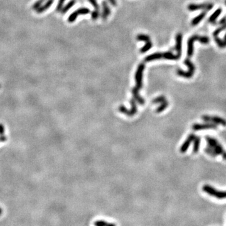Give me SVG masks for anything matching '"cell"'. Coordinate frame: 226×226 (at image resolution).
I'll list each match as a JSON object with an SVG mask.
<instances>
[{"label":"cell","instance_id":"2e32d148","mask_svg":"<svg viewBox=\"0 0 226 226\" xmlns=\"http://www.w3.org/2000/svg\"><path fill=\"white\" fill-rule=\"evenodd\" d=\"M206 14V13L205 12H202V13H200L199 16H197V17H196L195 18L193 19V20L191 22V24L193 25V26H196L197 25L198 23H199L202 20H203V18L205 17Z\"/></svg>","mask_w":226,"mask_h":226},{"label":"cell","instance_id":"7a4b0ae2","mask_svg":"<svg viewBox=\"0 0 226 226\" xmlns=\"http://www.w3.org/2000/svg\"><path fill=\"white\" fill-rule=\"evenodd\" d=\"M199 41L202 43L207 44L209 42V38L207 37H201L199 35H193L191 37L188 41V51L187 54L189 57H192L193 53V42Z\"/></svg>","mask_w":226,"mask_h":226},{"label":"cell","instance_id":"e0dca14e","mask_svg":"<svg viewBox=\"0 0 226 226\" xmlns=\"http://www.w3.org/2000/svg\"><path fill=\"white\" fill-rule=\"evenodd\" d=\"M163 58H165L169 60H178L180 58V57L178 55H173L172 53H171L170 52H165L163 53Z\"/></svg>","mask_w":226,"mask_h":226},{"label":"cell","instance_id":"d6a6232c","mask_svg":"<svg viewBox=\"0 0 226 226\" xmlns=\"http://www.w3.org/2000/svg\"><path fill=\"white\" fill-rule=\"evenodd\" d=\"M225 5H226V0L225 1Z\"/></svg>","mask_w":226,"mask_h":226},{"label":"cell","instance_id":"6da1fadb","mask_svg":"<svg viewBox=\"0 0 226 226\" xmlns=\"http://www.w3.org/2000/svg\"><path fill=\"white\" fill-rule=\"evenodd\" d=\"M205 138L208 143V146L211 147L218 155H222V158L226 160V151L224 150L223 147L219 143V142H218L216 139L210 137L209 136H206Z\"/></svg>","mask_w":226,"mask_h":226},{"label":"cell","instance_id":"9a60e30c","mask_svg":"<svg viewBox=\"0 0 226 226\" xmlns=\"http://www.w3.org/2000/svg\"><path fill=\"white\" fill-rule=\"evenodd\" d=\"M193 153H197L199 148H200V137L197 136L193 140Z\"/></svg>","mask_w":226,"mask_h":226},{"label":"cell","instance_id":"5b68a950","mask_svg":"<svg viewBox=\"0 0 226 226\" xmlns=\"http://www.w3.org/2000/svg\"><path fill=\"white\" fill-rule=\"evenodd\" d=\"M145 69V64H139L138 68L137 71L135 74V79H136V86L135 88L139 91V89L142 88V80H143V71Z\"/></svg>","mask_w":226,"mask_h":226},{"label":"cell","instance_id":"8992f818","mask_svg":"<svg viewBox=\"0 0 226 226\" xmlns=\"http://www.w3.org/2000/svg\"><path fill=\"white\" fill-rule=\"evenodd\" d=\"M202 119L205 122L212 123L216 124H221L224 126H226V120L222 118H221V117L203 115L202 117Z\"/></svg>","mask_w":226,"mask_h":226},{"label":"cell","instance_id":"1f68e13d","mask_svg":"<svg viewBox=\"0 0 226 226\" xmlns=\"http://www.w3.org/2000/svg\"><path fill=\"white\" fill-rule=\"evenodd\" d=\"M2 214V209L0 208V215H1Z\"/></svg>","mask_w":226,"mask_h":226},{"label":"cell","instance_id":"f546056e","mask_svg":"<svg viewBox=\"0 0 226 226\" xmlns=\"http://www.w3.org/2000/svg\"><path fill=\"white\" fill-rule=\"evenodd\" d=\"M226 23V17H224L220 21H219V24L223 25L224 23Z\"/></svg>","mask_w":226,"mask_h":226},{"label":"cell","instance_id":"cb8c5ba5","mask_svg":"<svg viewBox=\"0 0 226 226\" xmlns=\"http://www.w3.org/2000/svg\"><path fill=\"white\" fill-rule=\"evenodd\" d=\"M167 99L165 98V96H159L158 97H157L156 99H153V103H154V104H157V103H162L163 102H165V101H166Z\"/></svg>","mask_w":226,"mask_h":226},{"label":"cell","instance_id":"4316f807","mask_svg":"<svg viewBox=\"0 0 226 226\" xmlns=\"http://www.w3.org/2000/svg\"><path fill=\"white\" fill-rule=\"evenodd\" d=\"M65 1V0H59V3H58V5H57V8H56L57 11H61L62 8V6H63V5H64V3Z\"/></svg>","mask_w":226,"mask_h":226},{"label":"cell","instance_id":"8fae6325","mask_svg":"<svg viewBox=\"0 0 226 226\" xmlns=\"http://www.w3.org/2000/svg\"><path fill=\"white\" fill-rule=\"evenodd\" d=\"M182 35L178 33L176 36V50L177 52V55L180 57L182 56Z\"/></svg>","mask_w":226,"mask_h":226},{"label":"cell","instance_id":"44dd1931","mask_svg":"<svg viewBox=\"0 0 226 226\" xmlns=\"http://www.w3.org/2000/svg\"><path fill=\"white\" fill-rule=\"evenodd\" d=\"M205 151L209 155L211 156V157H217V156L218 155L217 154V153L211 147H210L209 146H207V148H205Z\"/></svg>","mask_w":226,"mask_h":226},{"label":"cell","instance_id":"d4e9b609","mask_svg":"<svg viewBox=\"0 0 226 226\" xmlns=\"http://www.w3.org/2000/svg\"><path fill=\"white\" fill-rule=\"evenodd\" d=\"M43 2V0H38L37 2H36L33 4V6H32L33 9L37 10L38 8H40V7L42 6V4Z\"/></svg>","mask_w":226,"mask_h":226},{"label":"cell","instance_id":"836d02e7","mask_svg":"<svg viewBox=\"0 0 226 226\" xmlns=\"http://www.w3.org/2000/svg\"><path fill=\"white\" fill-rule=\"evenodd\" d=\"M0 88H1V85H0Z\"/></svg>","mask_w":226,"mask_h":226},{"label":"cell","instance_id":"5bb4252c","mask_svg":"<svg viewBox=\"0 0 226 226\" xmlns=\"http://www.w3.org/2000/svg\"><path fill=\"white\" fill-rule=\"evenodd\" d=\"M103 15H102V17L104 20H106L109 15L111 13V11H110V8H109L107 3L106 2H103Z\"/></svg>","mask_w":226,"mask_h":226},{"label":"cell","instance_id":"d6986e66","mask_svg":"<svg viewBox=\"0 0 226 226\" xmlns=\"http://www.w3.org/2000/svg\"><path fill=\"white\" fill-rule=\"evenodd\" d=\"M75 3V0H71V2H68L64 7H63L61 10V13L62 14H64L65 13H67L69 9H71V8L74 5V4Z\"/></svg>","mask_w":226,"mask_h":226},{"label":"cell","instance_id":"603a6c76","mask_svg":"<svg viewBox=\"0 0 226 226\" xmlns=\"http://www.w3.org/2000/svg\"><path fill=\"white\" fill-rule=\"evenodd\" d=\"M151 47H152L151 42V41L147 42L145 44V45L143 46V47L141 50H140V52H141L142 53H145L147 51H148Z\"/></svg>","mask_w":226,"mask_h":226},{"label":"cell","instance_id":"7c38bea8","mask_svg":"<svg viewBox=\"0 0 226 226\" xmlns=\"http://www.w3.org/2000/svg\"><path fill=\"white\" fill-rule=\"evenodd\" d=\"M53 3V0H48L45 4H44L43 5H42L40 8H38L36 10V11L38 13H43V11H46L48 8H49Z\"/></svg>","mask_w":226,"mask_h":226},{"label":"cell","instance_id":"3957f363","mask_svg":"<svg viewBox=\"0 0 226 226\" xmlns=\"http://www.w3.org/2000/svg\"><path fill=\"white\" fill-rule=\"evenodd\" d=\"M202 190L204 192L208 194L209 196L215 197L219 199H226V192H222L216 190L215 188L212 187V186L208 185H205L202 187Z\"/></svg>","mask_w":226,"mask_h":226},{"label":"cell","instance_id":"7402d4cb","mask_svg":"<svg viewBox=\"0 0 226 226\" xmlns=\"http://www.w3.org/2000/svg\"><path fill=\"white\" fill-rule=\"evenodd\" d=\"M137 39L139 41H143L145 42L150 41V38L149 36L143 34H139L137 36Z\"/></svg>","mask_w":226,"mask_h":226},{"label":"cell","instance_id":"4dcf8cb0","mask_svg":"<svg viewBox=\"0 0 226 226\" xmlns=\"http://www.w3.org/2000/svg\"><path fill=\"white\" fill-rule=\"evenodd\" d=\"M109 2H110L111 3V4L114 6L117 5V3H116V0H109Z\"/></svg>","mask_w":226,"mask_h":226},{"label":"cell","instance_id":"e575fe53","mask_svg":"<svg viewBox=\"0 0 226 226\" xmlns=\"http://www.w3.org/2000/svg\"><path fill=\"white\" fill-rule=\"evenodd\" d=\"M0 142H1V140H0Z\"/></svg>","mask_w":226,"mask_h":226},{"label":"cell","instance_id":"9c48e42d","mask_svg":"<svg viewBox=\"0 0 226 226\" xmlns=\"http://www.w3.org/2000/svg\"><path fill=\"white\" fill-rule=\"evenodd\" d=\"M89 12L90 10L88 8H82L78 9L77 11H74L70 15V17L68 18V21L69 23H72L75 20L79 14H86L89 13Z\"/></svg>","mask_w":226,"mask_h":226},{"label":"cell","instance_id":"83f0119b","mask_svg":"<svg viewBox=\"0 0 226 226\" xmlns=\"http://www.w3.org/2000/svg\"><path fill=\"white\" fill-rule=\"evenodd\" d=\"M99 17V11H96L94 10V11H93L92 13V19L94 20H96L98 18V17Z\"/></svg>","mask_w":226,"mask_h":226},{"label":"cell","instance_id":"277c9868","mask_svg":"<svg viewBox=\"0 0 226 226\" xmlns=\"http://www.w3.org/2000/svg\"><path fill=\"white\" fill-rule=\"evenodd\" d=\"M184 64L189 67V71L188 72H185L182 70L178 69L177 71V74L179 76H181L185 78H191L195 72V69H196V67H195L193 64L192 62L189 59H186L184 61Z\"/></svg>","mask_w":226,"mask_h":226},{"label":"cell","instance_id":"30bf717a","mask_svg":"<svg viewBox=\"0 0 226 226\" xmlns=\"http://www.w3.org/2000/svg\"><path fill=\"white\" fill-rule=\"evenodd\" d=\"M196 136L195 134L193 133H192L190 135H189V136L187 137V138L186 139V140L185 141V142L183 143V145H182V146L180 147V151L182 153H185L186 151H187L188 148L190 146V145L191 144V143L193 141L194 139L196 138Z\"/></svg>","mask_w":226,"mask_h":226},{"label":"cell","instance_id":"4fadbf2b","mask_svg":"<svg viewBox=\"0 0 226 226\" xmlns=\"http://www.w3.org/2000/svg\"><path fill=\"white\" fill-rule=\"evenodd\" d=\"M163 58V53H154L151 54L150 56H147L145 58V61L146 62H150L153 61L154 60H157Z\"/></svg>","mask_w":226,"mask_h":226},{"label":"cell","instance_id":"ba28073f","mask_svg":"<svg viewBox=\"0 0 226 226\" xmlns=\"http://www.w3.org/2000/svg\"><path fill=\"white\" fill-rule=\"evenodd\" d=\"M192 129L194 131H199L207 129H217V126L216 124L207 122L206 123L204 124H194L192 126Z\"/></svg>","mask_w":226,"mask_h":226},{"label":"cell","instance_id":"484cf974","mask_svg":"<svg viewBox=\"0 0 226 226\" xmlns=\"http://www.w3.org/2000/svg\"><path fill=\"white\" fill-rule=\"evenodd\" d=\"M89 2L92 5V6L94 8V10L96 11H99V5L96 2V0H89Z\"/></svg>","mask_w":226,"mask_h":226},{"label":"cell","instance_id":"f1b7e54d","mask_svg":"<svg viewBox=\"0 0 226 226\" xmlns=\"http://www.w3.org/2000/svg\"><path fill=\"white\" fill-rule=\"evenodd\" d=\"M5 135V127L2 124H0V135Z\"/></svg>","mask_w":226,"mask_h":226},{"label":"cell","instance_id":"ac0fdd59","mask_svg":"<svg viewBox=\"0 0 226 226\" xmlns=\"http://www.w3.org/2000/svg\"><path fill=\"white\" fill-rule=\"evenodd\" d=\"M222 13V8L217 9L210 17L208 19V21L212 23H215V20L219 16L220 14Z\"/></svg>","mask_w":226,"mask_h":226},{"label":"cell","instance_id":"52a82bcc","mask_svg":"<svg viewBox=\"0 0 226 226\" xmlns=\"http://www.w3.org/2000/svg\"><path fill=\"white\" fill-rule=\"evenodd\" d=\"M214 7V5L212 3H204L201 5H195V4H190L188 6V10L189 11H196L198 10H210L212 9Z\"/></svg>","mask_w":226,"mask_h":226},{"label":"cell","instance_id":"d590c367","mask_svg":"<svg viewBox=\"0 0 226 226\" xmlns=\"http://www.w3.org/2000/svg\"><path fill=\"white\" fill-rule=\"evenodd\" d=\"M43 1H44V0H43Z\"/></svg>","mask_w":226,"mask_h":226},{"label":"cell","instance_id":"ffe728a7","mask_svg":"<svg viewBox=\"0 0 226 226\" xmlns=\"http://www.w3.org/2000/svg\"><path fill=\"white\" fill-rule=\"evenodd\" d=\"M168 106V102L167 100L165 101L161 104V105L157 109V113H160L161 112H163Z\"/></svg>","mask_w":226,"mask_h":226}]
</instances>
